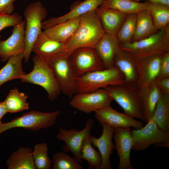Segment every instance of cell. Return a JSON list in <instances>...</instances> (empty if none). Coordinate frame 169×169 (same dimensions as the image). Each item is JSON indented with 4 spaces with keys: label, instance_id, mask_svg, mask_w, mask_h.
<instances>
[{
    "label": "cell",
    "instance_id": "41",
    "mask_svg": "<svg viewBox=\"0 0 169 169\" xmlns=\"http://www.w3.org/2000/svg\"><path fill=\"white\" fill-rule=\"evenodd\" d=\"M133 1L139 2L142 0H145L146 1H149L156 3H162L165 4L169 5V0H131Z\"/></svg>",
    "mask_w": 169,
    "mask_h": 169
},
{
    "label": "cell",
    "instance_id": "5",
    "mask_svg": "<svg viewBox=\"0 0 169 169\" xmlns=\"http://www.w3.org/2000/svg\"><path fill=\"white\" fill-rule=\"evenodd\" d=\"M76 79L77 93L93 92L125 83L123 74L115 67L90 72L76 77Z\"/></svg>",
    "mask_w": 169,
    "mask_h": 169
},
{
    "label": "cell",
    "instance_id": "2",
    "mask_svg": "<svg viewBox=\"0 0 169 169\" xmlns=\"http://www.w3.org/2000/svg\"><path fill=\"white\" fill-rule=\"evenodd\" d=\"M104 88L125 113L146 122L141 91L137 86L124 83L108 86Z\"/></svg>",
    "mask_w": 169,
    "mask_h": 169
},
{
    "label": "cell",
    "instance_id": "7",
    "mask_svg": "<svg viewBox=\"0 0 169 169\" xmlns=\"http://www.w3.org/2000/svg\"><path fill=\"white\" fill-rule=\"evenodd\" d=\"M60 113L59 110L46 113L32 110L10 121L0 125V134L11 129L21 128L33 131L48 128L54 125Z\"/></svg>",
    "mask_w": 169,
    "mask_h": 169
},
{
    "label": "cell",
    "instance_id": "35",
    "mask_svg": "<svg viewBox=\"0 0 169 169\" xmlns=\"http://www.w3.org/2000/svg\"><path fill=\"white\" fill-rule=\"evenodd\" d=\"M52 169H82L80 164L66 152L59 151L53 155Z\"/></svg>",
    "mask_w": 169,
    "mask_h": 169
},
{
    "label": "cell",
    "instance_id": "34",
    "mask_svg": "<svg viewBox=\"0 0 169 169\" xmlns=\"http://www.w3.org/2000/svg\"><path fill=\"white\" fill-rule=\"evenodd\" d=\"M32 156L36 169L51 168V161L48 155L47 143L43 142L36 144L32 151Z\"/></svg>",
    "mask_w": 169,
    "mask_h": 169
},
{
    "label": "cell",
    "instance_id": "10",
    "mask_svg": "<svg viewBox=\"0 0 169 169\" xmlns=\"http://www.w3.org/2000/svg\"><path fill=\"white\" fill-rule=\"evenodd\" d=\"M70 99L69 104L72 107L87 114L110 106L113 100L104 88L91 92L77 93Z\"/></svg>",
    "mask_w": 169,
    "mask_h": 169
},
{
    "label": "cell",
    "instance_id": "27",
    "mask_svg": "<svg viewBox=\"0 0 169 169\" xmlns=\"http://www.w3.org/2000/svg\"><path fill=\"white\" fill-rule=\"evenodd\" d=\"M136 29L131 42L146 38L158 31L155 27L151 16L146 9L136 13Z\"/></svg>",
    "mask_w": 169,
    "mask_h": 169
},
{
    "label": "cell",
    "instance_id": "38",
    "mask_svg": "<svg viewBox=\"0 0 169 169\" xmlns=\"http://www.w3.org/2000/svg\"><path fill=\"white\" fill-rule=\"evenodd\" d=\"M16 0H0V13L11 14L14 11Z\"/></svg>",
    "mask_w": 169,
    "mask_h": 169
},
{
    "label": "cell",
    "instance_id": "23",
    "mask_svg": "<svg viewBox=\"0 0 169 169\" xmlns=\"http://www.w3.org/2000/svg\"><path fill=\"white\" fill-rule=\"evenodd\" d=\"M79 21L80 17L70 19L48 28L43 32L51 38L65 44L74 35Z\"/></svg>",
    "mask_w": 169,
    "mask_h": 169
},
{
    "label": "cell",
    "instance_id": "9",
    "mask_svg": "<svg viewBox=\"0 0 169 169\" xmlns=\"http://www.w3.org/2000/svg\"><path fill=\"white\" fill-rule=\"evenodd\" d=\"M131 133L133 150H144L152 145L155 147L169 146V131L161 129L152 118L145 126L138 129H134Z\"/></svg>",
    "mask_w": 169,
    "mask_h": 169
},
{
    "label": "cell",
    "instance_id": "1",
    "mask_svg": "<svg viewBox=\"0 0 169 169\" xmlns=\"http://www.w3.org/2000/svg\"><path fill=\"white\" fill-rule=\"evenodd\" d=\"M105 33L95 10L80 17L78 28L73 36L65 44L64 54L69 55L82 48H94Z\"/></svg>",
    "mask_w": 169,
    "mask_h": 169
},
{
    "label": "cell",
    "instance_id": "14",
    "mask_svg": "<svg viewBox=\"0 0 169 169\" xmlns=\"http://www.w3.org/2000/svg\"><path fill=\"white\" fill-rule=\"evenodd\" d=\"M162 55L136 58L138 72L137 87L140 90L147 87L156 80Z\"/></svg>",
    "mask_w": 169,
    "mask_h": 169
},
{
    "label": "cell",
    "instance_id": "18",
    "mask_svg": "<svg viewBox=\"0 0 169 169\" xmlns=\"http://www.w3.org/2000/svg\"><path fill=\"white\" fill-rule=\"evenodd\" d=\"M114 67L117 68L123 74L125 83L137 87L136 58L132 53L120 48L114 58Z\"/></svg>",
    "mask_w": 169,
    "mask_h": 169
},
{
    "label": "cell",
    "instance_id": "4",
    "mask_svg": "<svg viewBox=\"0 0 169 169\" xmlns=\"http://www.w3.org/2000/svg\"><path fill=\"white\" fill-rule=\"evenodd\" d=\"M33 61L32 70L26 74L21 81L40 86L47 92L49 99L55 101L61 91L52 70L44 59L37 55L33 57Z\"/></svg>",
    "mask_w": 169,
    "mask_h": 169
},
{
    "label": "cell",
    "instance_id": "6",
    "mask_svg": "<svg viewBox=\"0 0 169 169\" xmlns=\"http://www.w3.org/2000/svg\"><path fill=\"white\" fill-rule=\"evenodd\" d=\"M47 11L39 1H36L28 5L23 11L25 22V49L24 60L28 62L33 44L38 36L42 32V23L46 17Z\"/></svg>",
    "mask_w": 169,
    "mask_h": 169
},
{
    "label": "cell",
    "instance_id": "21",
    "mask_svg": "<svg viewBox=\"0 0 169 169\" xmlns=\"http://www.w3.org/2000/svg\"><path fill=\"white\" fill-rule=\"evenodd\" d=\"M95 10L105 33L116 37L128 14L114 9L100 7Z\"/></svg>",
    "mask_w": 169,
    "mask_h": 169
},
{
    "label": "cell",
    "instance_id": "8",
    "mask_svg": "<svg viewBox=\"0 0 169 169\" xmlns=\"http://www.w3.org/2000/svg\"><path fill=\"white\" fill-rule=\"evenodd\" d=\"M69 56L63 53L43 59L52 70L61 92L71 99L77 93L76 77Z\"/></svg>",
    "mask_w": 169,
    "mask_h": 169
},
{
    "label": "cell",
    "instance_id": "15",
    "mask_svg": "<svg viewBox=\"0 0 169 169\" xmlns=\"http://www.w3.org/2000/svg\"><path fill=\"white\" fill-rule=\"evenodd\" d=\"M95 117L100 123H105L115 128L132 127L139 129L144 126L143 123L135 119L124 113H120L110 106L96 110Z\"/></svg>",
    "mask_w": 169,
    "mask_h": 169
},
{
    "label": "cell",
    "instance_id": "32",
    "mask_svg": "<svg viewBox=\"0 0 169 169\" xmlns=\"http://www.w3.org/2000/svg\"><path fill=\"white\" fill-rule=\"evenodd\" d=\"M90 135L85 137L83 141L80 150L81 158L88 162L90 168L100 169L102 162L101 156L93 147L90 138Z\"/></svg>",
    "mask_w": 169,
    "mask_h": 169
},
{
    "label": "cell",
    "instance_id": "31",
    "mask_svg": "<svg viewBox=\"0 0 169 169\" xmlns=\"http://www.w3.org/2000/svg\"><path fill=\"white\" fill-rule=\"evenodd\" d=\"M151 118L161 129L169 131V95L161 92Z\"/></svg>",
    "mask_w": 169,
    "mask_h": 169
},
{
    "label": "cell",
    "instance_id": "17",
    "mask_svg": "<svg viewBox=\"0 0 169 169\" xmlns=\"http://www.w3.org/2000/svg\"><path fill=\"white\" fill-rule=\"evenodd\" d=\"M100 124L103 129L101 136L97 138L90 135V140L94 146L98 148L101 156L100 169H111L110 157L115 148L112 141L115 128L105 123Z\"/></svg>",
    "mask_w": 169,
    "mask_h": 169
},
{
    "label": "cell",
    "instance_id": "12",
    "mask_svg": "<svg viewBox=\"0 0 169 169\" xmlns=\"http://www.w3.org/2000/svg\"><path fill=\"white\" fill-rule=\"evenodd\" d=\"M69 58L76 77L90 72L105 69L94 48L77 49L70 54Z\"/></svg>",
    "mask_w": 169,
    "mask_h": 169
},
{
    "label": "cell",
    "instance_id": "11",
    "mask_svg": "<svg viewBox=\"0 0 169 169\" xmlns=\"http://www.w3.org/2000/svg\"><path fill=\"white\" fill-rule=\"evenodd\" d=\"M93 125V120L89 118L82 130L78 131L73 128L66 130L59 128L57 135V139L65 143L62 148V151L66 153L71 152L73 157L80 164L83 161L80 152L82 143L85 137L90 135Z\"/></svg>",
    "mask_w": 169,
    "mask_h": 169
},
{
    "label": "cell",
    "instance_id": "28",
    "mask_svg": "<svg viewBox=\"0 0 169 169\" xmlns=\"http://www.w3.org/2000/svg\"><path fill=\"white\" fill-rule=\"evenodd\" d=\"M147 2L146 9L150 13L154 24L158 30L169 25V5L161 3Z\"/></svg>",
    "mask_w": 169,
    "mask_h": 169
},
{
    "label": "cell",
    "instance_id": "13",
    "mask_svg": "<svg viewBox=\"0 0 169 169\" xmlns=\"http://www.w3.org/2000/svg\"><path fill=\"white\" fill-rule=\"evenodd\" d=\"M25 22L23 20L13 27L11 35L4 41H0V58L7 62L11 57L23 54L25 49Z\"/></svg>",
    "mask_w": 169,
    "mask_h": 169
},
{
    "label": "cell",
    "instance_id": "40",
    "mask_svg": "<svg viewBox=\"0 0 169 169\" xmlns=\"http://www.w3.org/2000/svg\"><path fill=\"white\" fill-rule=\"evenodd\" d=\"M8 113L3 101L0 102V125L2 123L1 119Z\"/></svg>",
    "mask_w": 169,
    "mask_h": 169
},
{
    "label": "cell",
    "instance_id": "39",
    "mask_svg": "<svg viewBox=\"0 0 169 169\" xmlns=\"http://www.w3.org/2000/svg\"><path fill=\"white\" fill-rule=\"evenodd\" d=\"M156 81L161 92L169 95V77L157 79Z\"/></svg>",
    "mask_w": 169,
    "mask_h": 169
},
{
    "label": "cell",
    "instance_id": "26",
    "mask_svg": "<svg viewBox=\"0 0 169 169\" xmlns=\"http://www.w3.org/2000/svg\"><path fill=\"white\" fill-rule=\"evenodd\" d=\"M23 54L10 58L6 64L0 69V87L8 81L21 79L26 74L22 66Z\"/></svg>",
    "mask_w": 169,
    "mask_h": 169
},
{
    "label": "cell",
    "instance_id": "36",
    "mask_svg": "<svg viewBox=\"0 0 169 169\" xmlns=\"http://www.w3.org/2000/svg\"><path fill=\"white\" fill-rule=\"evenodd\" d=\"M22 21V16L16 13L10 15L0 13V32L5 28L13 27Z\"/></svg>",
    "mask_w": 169,
    "mask_h": 169
},
{
    "label": "cell",
    "instance_id": "16",
    "mask_svg": "<svg viewBox=\"0 0 169 169\" xmlns=\"http://www.w3.org/2000/svg\"><path fill=\"white\" fill-rule=\"evenodd\" d=\"M130 127L115 128L113 137L119 158L118 169H133L130 162V154L133 140Z\"/></svg>",
    "mask_w": 169,
    "mask_h": 169
},
{
    "label": "cell",
    "instance_id": "33",
    "mask_svg": "<svg viewBox=\"0 0 169 169\" xmlns=\"http://www.w3.org/2000/svg\"><path fill=\"white\" fill-rule=\"evenodd\" d=\"M136 14H128L116 37L120 44L131 42L136 29Z\"/></svg>",
    "mask_w": 169,
    "mask_h": 169
},
{
    "label": "cell",
    "instance_id": "30",
    "mask_svg": "<svg viewBox=\"0 0 169 169\" xmlns=\"http://www.w3.org/2000/svg\"><path fill=\"white\" fill-rule=\"evenodd\" d=\"M28 99L27 95L17 88L11 90L3 101L8 113H16L28 109Z\"/></svg>",
    "mask_w": 169,
    "mask_h": 169
},
{
    "label": "cell",
    "instance_id": "24",
    "mask_svg": "<svg viewBox=\"0 0 169 169\" xmlns=\"http://www.w3.org/2000/svg\"><path fill=\"white\" fill-rule=\"evenodd\" d=\"M146 122L152 118L161 91L156 80L147 87L140 90Z\"/></svg>",
    "mask_w": 169,
    "mask_h": 169
},
{
    "label": "cell",
    "instance_id": "3",
    "mask_svg": "<svg viewBox=\"0 0 169 169\" xmlns=\"http://www.w3.org/2000/svg\"><path fill=\"white\" fill-rule=\"evenodd\" d=\"M120 48L136 58L163 54L169 52V25L142 39L120 44Z\"/></svg>",
    "mask_w": 169,
    "mask_h": 169
},
{
    "label": "cell",
    "instance_id": "20",
    "mask_svg": "<svg viewBox=\"0 0 169 169\" xmlns=\"http://www.w3.org/2000/svg\"><path fill=\"white\" fill-rule=\"evenodd\" d=\"M120 48V43L115 36L106 33L94 49L101 61L105 69L114 67L115 55Z\"/></svg>",
    "mask_w": 169,
    "mask_h": 169
},
{
    "label": "cell",
    "instance_id": "19",
    "mask_svg": "<svg viewBox=\"0 0 169 169\" xmlns=\"http://www.w3.org/2000/svg\"><path fill=\"white\" fill-rule=\"evenodd\" d=\"M105 0H84L74 4L70 11L58 17H52L44 20L42 23V29L44 30L55 24L69 19L79 17L87 13L95 10Z\"/></svg>",
    "mask_w": 169,
    "mask_h": 169
},
{
    "label": "cell",
    "instance_id": "22",
    "mask_svg": "<svg viewBox=\"0 0 169 169\" xmlns=\"http://www.w3.org/2000/svg\"><path fill=\"white\" fill-rule=\"evenodd\" d=\"M65 44L51 38L42 31L33 46L32 52L44 59L64 53Z\"/></svg>",
    "mask_w": 169,
    "mask_h": 169
},
{
    "label": "cell",
    "instance_id": "29",
    "mask_svg": "<svg viewBox=\"0 0 169 169\" xmlns=\"http://www.w3.org/2000/svg\"><path fill=\"white\" fill-rule=\"evenodd\" d=\"M147 6V1L141 3L131 0H105L99 7L114 9L128 14L146 9Z\"/></svg>",
    "mask_w": 169,
    "mask_h": 169
},
{
    "label": "cell",
    "instance_id": "25",
    "mask_svg": "<svg viewBox=\"0 0 169 169\" xmlns=\"http://www.w3.org/2000/svg\"><path fill=\"white\" fill-rule=\"evenodd\" d=\"M33 149L21 146L13 152L6 160L8 169H36L33 158Z\"/></svg>",
    "mask_w": 169,
    "mask_h": 169
},
{
    "label": "cell",
    "instance_id": "37",
    "mask_svg": "<svg viewBox=\"0 0 169 169\" xmlns=\"http://www.w3.org/2000/svg\"><path fill=\"white\" fill-rule=\"evenodd\" d=\"M167 77H169V52L163 54L161 57L157 79Z\"/></svg>",
    "mask_w": 169,
    "mask_h": 169
}]
</instances>
